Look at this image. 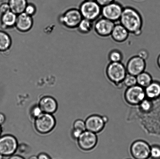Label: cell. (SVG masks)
<instances>
[{
  "mask_svg": "<svg viewBox=\"0 0 160 159\" xmlns=\"http://www.w3.org/2000/svg\"><path fill=\"white\" fill-rule=\"evenodd\" d=\"M119 23L124 26L130 34L138 37L142 35L143 19L141 12L131 6L124 7Z\"/></svg>",
  "mask_w": 160,
  "mask_h": 159,
  "instance_id": "obj_1",
  "label": "cell"
},
{
  "mask_svg": "<svg viewBox=\"0 0 160 159\" xmlns=\"http://www.w3.org/2000/svg\"><path fill=\"white\" fill-rule=\"evenodd\" d=\"M105 74L110 82L116 85L123 84L127 72L126 67L122 62H109L105 68Z\"/></svg>",
  "mask_w": 160,
  "mask_h": 159,
  "instance_id": "obj_2",
  "label": "cell"
},
{
  "mask_svg": "<svg viewBox=\"0 0 160 159\" xmlns=\"http://www.w3.org/2000/svg\"><path fill=\"white\" fill-rule=\"evenodd\" d=\"M102 7L96 1H83L79 10L83 18L95 22L101 16Z\"/></svg>",
  "mask_w": 160,
  "mask_h": 159,
  "instance_id": "obj_3",
  "label": "cell"
},
{
  "mask_svg": "<svg viewBox=\"0 0 160 159\" xmlns=\"http://www.w3.org/2000/svg\"><path fill=\"white\" fill-rule=\"evenodd\" d=\"M55 119L52 114L42 113L35 118L34 127L39 133L46 134L49 133L55 127Z\"/></svg>",
  "mask_w": 160,
  "mask_h": 159,
  "instance_id": "obj_4",
  "label": "cell"
},
{
  "mask_svg": "<svg viewBox=\"0 0 160 159\" xmlns=\"http://www.w3.org/2000/svg\"><path fill=\"white\" fill-rule=\"evenodd\" d=\"M124 7L120 2L114 1L102 7L101 16L117 23L120 21Z\"/></svg>",
  "mask_w": 160,
  "mask_h": 159,
  "instance_id": "obj_5",
  "label": "cell"
},
{
  "mask_svg": "<svg viewBox=\"0 0 160 159\" xmlns=\"http://www.w3.org/2000/svg\"><path fill=\"white\" fill-rule=\"evenodd\" d=\"M18 143L16 138L12 135H5L0 138V155L10 157L18 149Z\"/></svg>",
  "mask_w": 160,
  "mask_h": 159,
  "instance_id": "obj_6",
  "label": "cell"
},
{
  "mask_svg": "<svg viewBox=\"0 0 160 159\" xmlns=\"http://www.w3.org/2000/svg\"><path fill=\"white\" fill-rule=\"evenodd\" d=\"M115 23L100 17L94 22L93 30L98 36L102 38L110 37Z\"/></svg>",
  "mask_w": 160,
  "mask_h": 159,
  "instance_id": "obj_7",
  "label": "cell"
},
{
  "mask_svg": "<svg viewBox=\"0 0 160 159\" xmlns=\"http://www.w3.org/2000/svg\"><path fill=\"white\" fill-rule=\"evenodd\" d=\"M146 97L145 88L138 85L128 88L125 93V101L132 105H139Z\"/></svg>",
  "mask_w": 160,
  "mask_h": 159,
  "instance_id": "obj_8",
  "label": "cell"
},
{
  "mask_svg": "<svg viewBox=\"0 0 160 159\" xmlns=\"http://www.w3.org/2000/svg\"><path fill=\"white\" fill-rule=\"evenodd\" d=\"M83 19L79 9H69L60 17V21L67 27L70 29L77 28Z\"/></svg>",
  "mask_w": 160,
  "mask_h": 159,
  "instance_id": "obj_9",
  "label": "cell"
},
{
  "mask_svg": "<svg viewBox=\"0 0 160 159\" xmlns=\"http://www.w3.org/2000/svg\"><path fill=\"white\" fill-rule=\"evenodd\" d=\"M151 146L146 142L138 140L132 144L131 152L135 159H148L150 157Z\"/></svg>",
  "mask_w": 160,
  "mask_h": 159,
  "instance_id": "obj_10",
  "label": "cell"
},
{
  "mask_svg": "<svg viewBox=\"0 0 160 159\" xmlns=\"http://www.w3.org/2000/svg\"><path fill=\"white\" fill-rule=\"evenodd\" d=\"M146 66V60L137 55L130 58L125 65L128 74L136 76L145 71Z\"/></svg>",
  "mask_w": 160,
  "mask_h": 159,
  "instance_id": "obj_11",
  "label": "cell"
},
{
  "mask_svg": "<svg viewBox=\"0 0 160 159\" xmlns=\"http://www.w3.org/2000/svg\"><path fill=\"white\" fill-rule=\"evenodd\" d=\"M77 141L80 148L88 151L92 150L97 146L98 138L96 133L86 130L82 133Z\"/></svg>",
  "mask_w": 160,
  "mask_h": 159,
  "instance_id": "obj_12",
  "label": "cell"
},
{
  "mask_svg": "<svg viewBox=\"0 0 160 159\" xmlns=\"http://www.w3.org/2000/svg\"><path fill=\"white\" fill-rule=\"evenodd\" d=\"M107 121V118L94 115H91L86 119V130L97 133L103 130Z\"/></svg>",
  "mask_w": 160,
  "mask_h": 159,
  "instance_id": "obj_13",
  "label": "cell"
},
{
  "mask_svg": "<svg viewBox=\"0 0 160 159\" xmlns=\"http://www.w3.org/2000/svg\"><path fill=\"white\" fill-rule=\"evenodd\" d=\"M130 34L128 30L119 22L115 23L110 37L116 43H123L128 40Z\"/></svg>",
  "mask_w": 160,
  "mask_h": 159,
  "instance_id": "obj_14",
  "label": "cell"
},
{
  "mask_svg": "<svg viewBox=\"0 0 160 159\" xmlns=\"http://www.w3.org/2000/svg\"><path fill=\"white\" fill-rule=\"evenodd\" d=\"M33 24L32 16L25 12L17 15L15 26L18 30L26 32L30 30Z\"/></svg>",
  "mask_w": 160,
  "mask_h": 159,
  "instance_id": "obj_15",
  "label": "cell"
},
{
  "mask_svg": "<svg viewBox=\"0 0 160 159\" xmlns=\"http://www.w3.org/2000/svg\"><path fill=\"white\" fill-rule=\"evenodd\" d=\"M38 105L43 113L52 115L58 109L57 101L51 96H45L39 101Z\"/></svg>",
  "mask_w": 160,
  "mask_h": 159,
  "instance_id": "obj_16",
  "label": "cell"
},
{
  "mask_svg": "<svg viewBox=\"0 0 160 159\" xmlns=\"http://www.w3.org/2000/svg\"><path fill=\"white\" fill-rule=\"evenodd\" d=\"M146 97L150 99H156L160 96V83L153 82L145 88Z\"/></svg>",
  "mask_w": 160,
  "mask_h": 159,
  "instance_id": "obj_17",
  "label": "cell"
},
{
  "mask_svg": "<svg viewBox=\"0 0 160 159\" xmlns=\"http://www.w3.org/2000/svg\"><path fill=\"white\" fill-rule=\"evenodd\" d=\"M27 4L26 0H9L8 3L10 11L17 15L24 12Z\"/></svg>",
  "mask_w": 160,
  "mask_h": 159,
  "instance_id": "obj_18",
  "label": "cell"
},
{
  "mask_svg": "<svg viewBox=\"0 0 160 159\" xmlns=\"http://www.w3.org/2000/svg\"><path fill=\"white\" fill-rule=\"evenodd\" d=\"M17 15L9 10L3 13L1 22L3 26L6 28L12 27L15 26Z\"/></svg>",
  "mask_w": 160,
  "mask_h": 159,
  "instance_id": "obj_19",
  "label": "cell"
},
{
  "mask_svg": "<svg viewBox=\"0 0 160 159\" xmlns=\"http://www.w3.org/2000/svg\"><path fill=\"white\" fill-rule=\"evenodd\" d=\"M94 22L83 18L77 27L78 31L82 34H88L93 30Z\"/></svg>",
  "mask_w": 160,
  "mask_h": 159,
  "instance_id": "obj_20",
  "label": "cell"
},
{
  "mask_svg": "<svg viewBox=\"0 0 160 159\" xmlns=\"http://www.w3.org/2000/svg\"><path fill=\"white\" fill-rule=\"evenodd\" d=\"M137 85L145 88L153 82L151 74L146 71H144L136 76Z\"/></svg>",
  "mask_w": 160,
  "mask_h": 159,
  "instance_id": "obj_21",
  "label": "cell"
},
{
  "mask_svg": "<svg viewBox=\"0 0 160 159\" xmlns=\"http://www.w3.org/2000/svg\"><path fill=\"white\" fill-rule=\"evenodd\" d=\"M12 44V40L8 34L3 31H0V51L8 49Z\"/></svg>",
  "mask_w": 160,
  "mask_h": 159,
  "instance_id": "obj_22",
  "label": "cell"
},
{
  "mask_svg": "<svg viewBox=\"0 0 160 159\" xmlns=\"http://www.w3.org/2000/svg\"><path fill=\"white\" fill-rule=\"evenodd\" d=\"M108 59L110 62H121L123 59V55L121 51L118 49H113L108 54Z\"/></svg>",
  "mask_w": 160,
  "mask_h": 159,
  "instance_id": "obj_23",
  "label": "cell"
},
{
  "mask_svg": "<svg viewBox=\"0 0 160 159\" xmlns=\"http://www.w3.org/2000/svg\"><path fill=\"white\" fill-rule=\"evenodd\" d=\"M123 83L125 86L129 88L137 85L136 76L127 74L123 81Z\"/></svg>",
  "mask_w": 160,
  "mask_h": 159,
  "instance_id": "obj_24",
  "label": "cell"
},
{
  "mask_svg": "<svg viewBox=\"0 0 160 159\" xmlns=\"http://www.w3.org/2000/svg\"><path fill=\"white\" fill-rule=\"evenodd\" d=\"M150 157L152 159H160V147L157 146L151 147Z\"/></svg>",
  "mask_w": 160,
  "mask_h": 159,
  "instance_id": "obj_25",
  "label": "cell"
},
{
  "mask_svg": "<svg viewBox=\"0 0 160 159\" xmlns=\"http://www.w3.org/2000/svg\"><path fill=\"white\" fill-rule=\"evenodd\" d=\"M73 129H78L82 132L86 130L85 122L82 120H77L73 124Z\"/></svg>",
  "mask_w": 160,
  "mask_h": 159,
  "instance_id": "obj_26",
  "label": "cell"
},
{
  "mask_svg": "<svg viewBox=\"0 0 160 159\" xmlns=\"http://www.w3.org/2000/svg\"><path fill=\"white\" fill-rule=\"evenodd\" d=\"M141 110L143 111L148 112L151 110L152 104L150 101L145 99L139 104Z\"/></svg>",
  "mask_w": 160,
  "mask_h": 159,
  "instance_id": "obj_27",
  "label": "cell"
},
{
  "mask_svg": "<svg viewBox=\"0 0 160 159\" xmlns=\"http://www.w3.org/2000/svg\"><path fill=\"white\" fill-rule=\"evenodd\" d=\"M37 11V9L35 6L32 4H28L26 8H25L24 12L27 15L32 16L35 14Z\"/></svg>",
  "mask_w": 160,
  "mask_h": 159,
  "instance_id": "obj_28",
  "label": "cell"
},
{
  "mask_svg": "<svg viewBox=\"0 0 160 159\" xmlns=\"http://www.w3.org/2000/svg\"><path fill=\"white\" fill-rule=\"evenodd\" d=\"M42 113L43 112L38 105L34 106L31 110V116L34 118V119L40 116Z\"/></svg>",
  "mask_w": 160,
  "mask_h": 159,
  "instance_id": "obj_29",
  "label": "cell"
},
{
  "mask_svg": "<svg viewBox=\"0 0 160 159\" xmlns=\"http://www.w3.org/2000/svg\"><path fill=\"white\" fill-rule=\"evenodd\" d=\"M139 57L142 59L146 60L149 57V53L147 50L145 49H142L140 50L138 52L137 54Z\"/></svg>",
  "mask_w": 160,
  "mask_h": 159,
  "instance_id": "obj_30",
  "label": "cell"
},
{
  "mask_svg": "<svg viewBox=\"0 0 160 159\" xmlns=\"http://www.w3.org/2000/svg\"><path fill=\"white\" fill-rule=\"evenodd\" d=\"M116 0H96V1L102 7L107 5L111 3L114 2Z\"/></svg>",
  "mask_w": 160,
  "mask_h": 159,
  "instance_id": "obj_31",
  "label": "cell"
},
{
  "mask_svg": "<svg viewBox=\"0 0 160 159\" xmlns=\"http://www.w3.org/2000/svg\"><path fill=\"white\" fill-rule=\"evenodd\" d=\"M83 132L78 129H73L72 133V137L74 139L78 140Z\"/></svg>",
  "mask_w": 160,
  "mask_h": 159,
  "instance_id": "obj_32",
  "label": "cell"
},
{
  "mask_svg": "<svg viewBox=\"0 0 160 159\" xmlns=\"http://www.w3.org/2000/svg\"><path fill=\"white\" fill-rule=\"evenodd\" d=\"M38 159H52L49 155L45 153H41L37 156Z\"/></svg>",
  "mask_w": 160,
  "mask_h": 159,
  "instance_id": "obj_33",
  "label": "cell"
},
{
  "mask_svg": "<svg viewBox=\"0 0 160 159\" xmlns=\"http://www.w3.org/2000/svg\"><path fill=\"white\" fill-rule=\"evenodd\" d=\"M1 10L2 13H4L10 10L8 4H4L1 6Z\"/></svg>",
  "mask_w": 160,
  "mask_h": 159,
  "instance_id": "obj_34",
  "label": "cell"
},
{
  "mask_svg": "<svg viewBox=\"0 0 160 159\" xmlns=\"http://www.w3.org/2000/svg\"><path fill=\"white\" fill-rule=\"evenodd\" d=\"M6 120V118L3 114L0 113V125L3 124Z\"/></svg>",
  "mask_w": 160,
  "mask_h": 159,
  "instance_id": "obj_35",
  "label": "cell"
},
{
  "mask_svg": "<svg viewBox=\"0 0 160 159\" xmlns=\"http://www.w3.org/2000/svg\"><path fill=\"white\" fill-rule=\"evenodd\" d=\"M8 159H25L23 157L18 155H12Z\"/></svg>",
  "mask_w": 160,
  "mask_h": 159,
  "instance_id": "obj_36",
  "label": "cell"
},
{
  "mask_svg": "<svg viewBox=\"0 0 160 159\" xmlns=\"http://www.w3.org/2000/svg\"><path fill=\"white\" fill-rule=\"evenodd\" d=\"M157 64L158 68L160 69V54L158 56L157 58Z\"/></svg>",
  "mask_w": 160,
  "mask_h": 159,
  "instance_id": "obj_37",
  "label": "cell"
},
{
  "mask_svg": "<svg viewBox=\"0 0 160 159\" xmlns=\"http://www.w3.org/2000/svg\"><path fill=\"white\" fill-rule=\"evenodd\" d=\"M28 159H38L37 156H31Z\"/></svg>",
  "mask_w": 160,
  "mask_h": 159,
  "instance_id": "obj_38",
  "label": "cell"
},
{
  "mask_svg": "<svg viewBox=\"0 0 160 159\" xmlns=\"http://www.w3.org/2000/svg\"><path fill=\"white\" fill-rule=\"evenodd\" d=\"M84 1H96V0H83Z\"/></svg>",
  "mask_w": 160,
  "mask_h": 159,
  "instance_id": "obj_39",
  "label": "cell"
},
{
  "mask_svg": "<svg viewBox=\"0 0 160 159\" xmlns=\"http://www.w3.org/2000/svg\"><path fill=\"white\" fill-rule=\"evenodd\" d=\"M133 1H143V0H133Z\"/></svg>",
  "mask_w": 160,
  "mask_h": 159,
  "instance_id": "obj_40",
  "label": "cell"
},
{
  "mask_svg": "<svg viewBox=\"0 0 160 159\" xmlns=\"http://www.w3.org/2000/svg\"><path fill=\"white\" fill-rule=\"evenodd\" d=\"M1 132H2L1 128V126H0V135H1Z\"/></svg>",
  "mask_w": 160,
  "mask_h": 159,
  "instance_id": "obj_41",
  "label": "cell"
},
{
  "mask_svg": "<svg viewBox=\"0 0 160 159\" xmlns=\"http://www.w3.org/2000/svg\"></svg>",
  "mask_w": 160,
  "mask_h": 159,
  "instance_id": "obj_42",
  "label": "cell"
}]
</instances>
